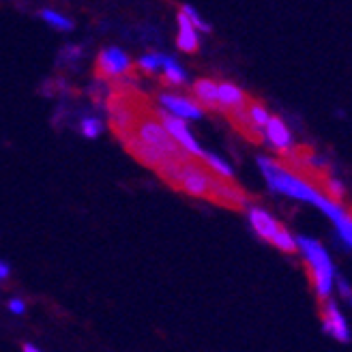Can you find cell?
Masks as SVG:
<instances>
[{
	"instance_id": "11",
	"label": "cell",
	"mask_w": 352,
	"mask_h": 352,
	"mask_svg": "<svg viewBox=\"0 0 352 352\" xmlns=\"http://www.w3.org/2000/svg\"><path fill=\"white\" fill-rule=\"evenodd\" d=\"M250 101V97L245 95L236 84L230 82H221L217 84V110L219 112H234L243 108L245 103Z\"/></svg>"
},
{
	"instance_id": "26",
	"label": "cell",
	"mask_w": 352,
	"mask_h": 352,
	"mask_svg": "<svg viewBox=\"0 0 352 352\" xmlns=\"http://www.w3.org/2000/svg\"><path fill=\"white\" fill-rule=\"evenodd\" d=\"M24 352H41L37 346H32V344H24Z\"/></svg>"
},
{
	"instance_id": "20",
	"label": "cell",
	"mask_w": 352,
	"mask_h": 352,
	"mask_svg": "<svg viewBox=\"0 0 352 352\" xmlns=\"http://www.w3.org/2000/svg\"><path fill=\"white\" fill-rule=\"evenodd\" d=\"M140 72H144V74H157L160 72V67H162V54H146L138 60L135 65Z\"/></svg>"
},
{
	"instance_id": "21",
	"label": "cell",
	"mask_w": 352,
	"mask_h": 352,
	"mask_svg": "<svg viewBox=\"0 0 352 352\" xmlns=\"http://www.w3.org/2000/svg\"><path fill=\"white\" fill-rule=\"evenodd\" d=\"M103 131V122H101V118H97V116H88V118H84L82 120V133L86 135V138H97L99 133Z\"/></svg>"
},
{
	"instance_id": "5",
	"label": "cell",
	"mask_w": 352,
	"mask_h": 352,
	"mask_svg": "<svg viewBox=\"0 0 352 352\" xmlns=\"http://www.w3.org/2000/svg\"><path fill=\"white\" fill-rule=\"evenodd\" d=\"M135 65L131 58L118 47H105L99 52L97 63H95V74L101 80H127L133 74Z\"/></svg>"
},
{
	"instance_id": "19",
	"label": "cell",
	"mask_w": 352,
	"mask_h": 352,
	"mask_svg": "<svg viewBox=\"0 0 352 352\" xmlns=\"http://www.w3.org/2000/svg\"><path fill=\"white\" fill-rule=\"evenodd\" d=\"M179 13H183V15L187 17V22H189L193 28H196L198 32H208V30H210V24H208L206 20H202V15H200L196 9H193L191 5H183Z\"/></svg>"
},
{
	"instance_id": "9",
	"label": "cell",
	"mask_w": 352,
	"mask_h": 352,
	"mask_svg": "<svg viewBox=\"0 0 352 352\" xmlns=\"http://www.w3.org/2000/svg\"><path fill=\"white\" fill-rule=\"evenodd\" d=\"M160 103H162V110L168 112L170 116L174 118H181V120H198L202 118L204 110L200 105L189 99V97H181V95H172V93H166L160 97Z\"/></svg>"
},
{
	"instance_id": "12",
	"label": "cell",
	"mask_w": 352,
	"mask_h": 352,
	"mask_svg": "<svg viewBox=\"0 0 352 352\" xmlns=\"http://www.w3.org/2000/svg\"><path fill=\"white\" fill-rule=\"evenodd\" d=\"M176 20H179V32H176V45H179V50L185 52V54H193V52H198V47H200L198 30L187 22V17L183 13L176 15Z\"/></svg>"
},
{
	"instance_id": "17",
	"label": "cell",
	"mask_w": 352,
	"mask_h": 352,
	"mask_svg": "<svg viewBox=\"0 0 352 352\" xmlns=\"http://www.w3.org/2000/svg\"><path fill=\"white\" fill-rule=\"evenodd\" d=\"M41 20L47 24V26H52V28H56V30H63V32H69V30H74V22L69 20L67 15H63V13H58V11H54V9H43L41 13Z\"/></svg>"
},
{
	"instance_id": "25",
	"label": "cell",
	"mask_w": 352,
	"mask_h": 352,
	"mask_svg": "<svg viewBox=\"0 0 352 352\" xmlns=\"http://www.w3.org/2000/svg\"><path fill=\"white\" fill-rule=\"evenodd\" d=\"M7 277H9V264L0 260V281L7 279Z\"/></svg>"
},
{
	"instance_id": "24",
	"label": "cell",
	"mask_w": 352,
	"mask_h": 352,
	"mask_svg": "<svg viewBox=\"0 0 352 352\" xmlns=\"http://www.w3.org/2000/svg\"><path fill=\"white\" fill-rule=\"evenodd\" d=\"M7 307H9V311L15 314V316H22V314L26 311V303L22 301V298H11Z\"/></svg>"
},
{
	"instance_id": "3",
	"label": "cell",
	"mask_w": 352,
	"mask_h": 352,
	"mask_svg": "<svg viewBox=\"0 0 352 352\" xmlns=\"http://www.w3.org/2000/svg\"><path fill=\"white\" fill-rule=\"evenodd\" d=\"M157 174H160L162 181L170 185L172 189L187 193L191 198L208 200V202L213 200V193L219 181L200 160H196V157H191V155H183L179 160L170 162Z\"/></svg>"
},
{
	"instance_id": "23",
	"label": "cell",
	"mask_w": 352,
	"mask_h": 352,
	"mask_svg": "<svg viewBox=\"0 0 352 352\" xmlns=\"http://www.w3.org/2000/svg\"><path fill=\"white\" fill-rule=\"evenodd\" d=\"M336 281H338V294L344 298V301L352 303V286L348 284V279H346V277H342V275H338V277H336Z\"/></svg>"
},
{
	"instance_id": "7",
	"label": "cell",
	"mask_w": 352,
	"mask_h": 352,
	"mask_svg": "<svg viewBox=\"0 0 352 352\" xmlns=\"http://www.w3.org/2000/svg\"><path fill=\"white\" fill-rule=\"evenodd\" d=\"M322 331L342 344H348L352 340L350 324H348L346 316L342 314L338 301L333 296L327 298V301H322Z\"/></svg>"
},
{
	"instance_id": "18",
	"label": "cell",
	"mask_w": 352,
	"mask_h": 352,
	"mask_svg": "<svg viewBox=\"0 0 352 352\" xmlns=\"http://www.w3.org/2000/svg\"><path fill=\"white\" fill-rule=\"evenodd\" d=\"M273 248H277L279 252H284V254H294L296 252V236L290 234L288 228H281L279 234L273 239Z\"/></svg>"
},
{
	"instance_id": "4",
	"label": "cell",
	"mask_w": 352,
	"mask_h": 352,
	"mask_svg": "<svg viewBox=\"0 0 352 352\" xmlns=\"http://www.w3.org/2000/svg\"><path fill=\"white\" fill-rule=\"evenodd\" d=\"M296 252H301V256L307 262V271L311 277L316 296H318L320 301L331 298L338 273H336V264H333L329 252L322 248L320 241H316L311 236H296Z\"/></svg>"
},
{
	"instance_id": "10",
	"label": "cell",
	"mask_w": 352,
	"mask_h": 352,
	"mask_svg": "<svg viewBox=\"0 0 352 352\" xmlns=\"http://www.w3.org/2000/svg\"><path fill=\"white\" fill-rule=\"evenodd\" d=\"M248 217H250V226H252V230L262 239V241H267V243H273V239L279 234V230L284 226H281L269 210H264L260 206H250L248 208Z\"/></svg>"
},
{
	"instance_id": "14",
	"label": "cell",
	"mask_w": 352,
	"mask_h": 352,
	"mask_svg": "<svg viewBox=\"0 0 352 352\" xmlns=\"http://www.w3.org/2000/svg\"><path fill=\"white\" fill-rule=\"evenodd\" d=\"M160 72H162V78L168 86H181L185 84L187 80V74H185V69L176 63L174 58L162 54V67H160Z\"/></svg>"
},
{
	"instance_id": "16",
	"label": "cell",
	"mask_w": 352,
	"mask_h": 352,
	"mask_svg": "<svg viewBox=\"0 0 352 352\" xmlns=\"http://www.w3.org/2000/svg\"><path fill=\"white\" fill-rule=\"evenodd\" d=\"M248 116H250V120H252V125L262 133V129L267 127V122H269V118H271V114H269V110H267V105L264 103H260V101H256V99H250L248 101Z\"/></svg>"
},
{
	"instance_id": "15",
	"label": "cell",
	"mask_w": 352,
	"mask_h": 352,
	"mask_svg": "<svg viewBox=\"0 0 352 352\" xmlns=\"http://www.w3.org/2000/svg\"><path fill=\"white\" fill-rule=\"evenodd\" d=\"M210 172H213L217 179H223V181H234V170H232V166L228 164V162H223L221 157H217V155H213V153H204V157L200 160Z\"/></svg>"
},
{
	"instance_id": "22",
	"label": "cell",
	"mask_w": 352,
	"mask_h": 352,
	"mask_svg": "<svg viewBox=\"0 0 352 352\" xmlns=\"http://www.w3.org/2000/svg\"><path fill=\"white\" fill-rule=\"evenodd\" d=\"M82 54H84L82 45H67V47L60 52V58H63V60H69V63H76V60L82 58Z\"/></svg>"
},
{
	"instance_id": "1",
	"label": "cell",
	"mask_w": 352,
	"mask_h": 352,
	"mask_svg": "<svg viewBox=\"0 0 352 352\" xmlns=\"http://www.w3.org/2000/svg\"><path fill=\"white\" fill-rule=\"evenodd\" d=\"M118 142L125 146V151L131 157H135L140 164L155 172H160L170 162L187 155L183 148L176 146V142L168 135L166 127L162 125L160 110H155L151 101L142 105V110H140L138 118L133 120L131 129L122 138H118Z\"/></svg>"
},
{
	"instance_id": "13",
	"label": "cell",
	"mask_w": 352,
	"mask_h": 352,
	"mask_svg": "<svg viewBox=\"0 0 352 352\" xmlns=\"http://www.w3.org/2000/svg\"><path fill=\"white\" fill-rule=\"evenodd\" d=\"M193 101H196L200 108H208V110H217V82L202 78L193 82Z\"/></svg>"
},
{
	"instance_id": "2",
	"label": "cell",
	"mask_w": 352,
	"mask_h": 352,
	"mask_svg": "<svg viewBox=\"0 0 352 352\" xmlns=\"http://www.w3.org/2000/svg\"><path fill=\"white\" fill-rule=\"evenodd\" d=\"M258 168L264 176V181H267L269 189L275 193H281V196H288V198L298 200V202L311 204L320 210L329 200L322 193V189L316 187L314 181H309L303 174L290 170L284 162L271 160V157H258Z\"/></svg>"
},
{
	"instance_id": "8",
	"label": "cell",
	"mask_w": 352,
	"mask_h": 352,
	"mask_svg": "<svg viewBox=\"0 0 352 352\" xmlns=\"http://www.w3.org/2000/svg\"><path fill=\"white\" fill-rule=\"evenodd\" d=\"M262 140L264 142H269L279 155L288 157L292 151H294V140H292V133L288 129V125L279 116H271L267 127L262 129Z\"/></svg>"
},
{
	"instance_id": "6",
	"label": "cell",
	"mask_w": 352,
	"mask_h": 352,
	"mask_svg": "<svg viewBox=\"0 0 352 352\" xmlns=\"http://www.w3.org/2000/svg\"><path fill=\"white\" fill-rule=\"evenodd\" d=\"M160 118H162V125L166 127L168 135L176 142V146L183 148L187 155L196 157V160H202L206 151H202V146L198 144V140L193 138V133L189 131V127H187V122H185V120L174 118V116H170V114L164 112V110H160Z\"/></svg>"
}]
</instances>
